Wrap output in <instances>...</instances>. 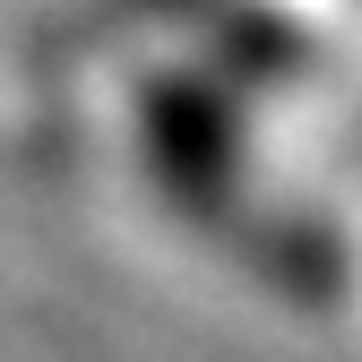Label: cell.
Segmentation results:
<instances>
[{
    "mask_svg": "<svg viewBox=\"0 0 362 362\" xmlns=\"http://www.w3.org/2000/svg\"><path fill=\"white\" fill-rule=\"evenodd\" d=\"M147 156H156V181L199 224H224V199H233V112H224V95L207 78H156L147 86Z\"/></svg>",
    "mask_w": 362,
    "mask_h": 362,
    "instance_id": "1",
    "label": "cell"
},
{
    "mask_svg": "<svg viewBox=\"0 0 362 362\" xmlns=\"http://www.w3.org/2000/svg\"><path fill=\"white\" fill-rule=\"evenodd\" d=\"M224 61L233 69H259V78H276L302 61V35L276 26V18H242V26H224Z\"/></svg>",
    "mask_w": 362,
    "mask_h": 362,
    "instance_id": "2",
    "label": "cell"
},
{
    "mask_svg": "<svg viewBox=\"0 0 362 362\" xmlns=\"http://www.w3.org/2000/svg\"><path fill=\"white\" fill-rule=\"evenodd\" d=\"M147 9H181V0H147Z\"/></svg>",
    "mask_w": 362,
    "mask_h": 362,
    "instance_id": "3",
    "label": "cell"
}]
</instances>
